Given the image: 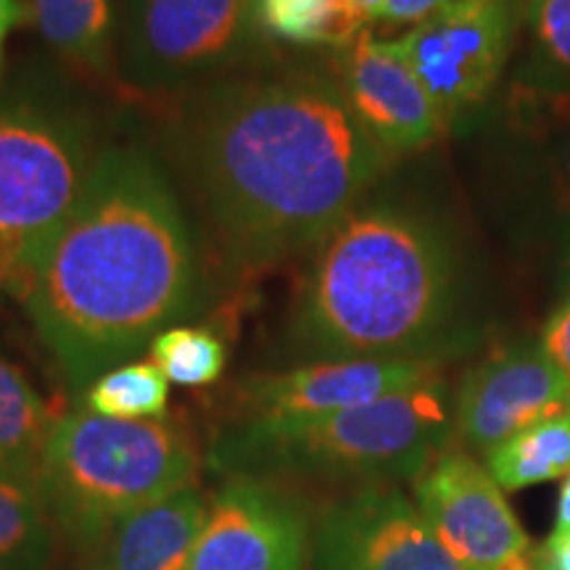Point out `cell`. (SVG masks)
<instances>
[{"label": "cell", "instance_id": "7c38bea8", "mask_svg": "<svg viewBox=\"0 0 570 570\" xmlns=\"http://www.w3.org/2000/svg\"><path fill=\"white\" fill-rule=\"evenodd\" d=\"M570 410V377L541 346L489 356L462 381L454 433L475 452H491L539 420Z\"/></svg>", "mask_w": 570, "mask_h": 570}, {"label": "cell", "instance_id": "4fadbf2b", "mask_svg": "<svg viewBox=\"0 0 570 570\" xmlns=\"http://www.w3.org/2000/svg\"><path fill=\"white\" fill-rule=\"evenodd\" d=\"M436 377L428 360H320L256 375L238 391L244 420H302L362 407Z\"/></svg>", "mask_w": 570, "mask_h": 570}, {"label": "cell", "instance_id": "ffe728a7", "mask_svg": "<svg viewBox=\"0 0 570 570\" xmlns=\"http://www.w3.org/2000/svg\"><path fill=\"white\" fill-rule=\"evenodd\" d=\"M51 525L38 487L0 470V570H38L51 554Z\"/></svg>", "mask_w": 570, "mask_h": 570}, {"label": "cell", "instance_id": "277c9868", "mask_svg": "<svg viewBox=\"0 0 570 570\" xmlns=\"http://www.w3.org/2000/svg\"><path fill=\"white\" fill-rule=\"evenodd\" d=\"M454 420L439 377L362 407L302 420H240L214 441L230 475L356 483L415 481L446 452Z\"/></svg>", "mask_w": 570, "mask_h": 570}, {"label": "cell", "instance_id": "f1b7e54d", "mask_svg": "<svg viewBox=\"0 0 570 570\" xmlns=\"http://www.w3.org/2000/svg\"><path fill=\"white\" fill-rule=\"evenodd\" d=\"M19 273H21V267H19L17 252H13V248L6 244L3 238H0V288H9V291L17 288Z\"/></svg>", "mask_w": 570, "mask_h": 570}, {"label": "cell", "instance_id": "44dd1931", "mask_svg": "<svg viewBox=\"0 0 570 570\" xmlns=\"http://www.w3.org/2000/svg\"><path fill=\"white\" fill-rule=\"evenodd\" d=\"M254 21L291 46L346 48L362 32L348 0H252Z\"/></svg>", "mask_w": 570, "mask_h": 570}, {"label": "cell", "instance_id": "6da1fadb", "mask_svg": "<svg viewBox=\"0 0 570 570\" xmlns=\"http://www.w3.org/2000/svg\"><path fill=\"white\" fill-rule=\"evenodd\" d=\"M188 159L227 256L254 273L315 252L391 154L356 122L341 82L288 71L209 98Z\"/></svg>", "mask_w": 570, "mask_h": 570}, {"label": "cell", "instance_id": "484cf974", "mask_svg": "<svg viewBox=\"0 0 570 570\" xmlns=\"http://www.w3.org/2000/svg\"><path fill=\"white\" fill-rule=\"evenodd\" d=\"M452 0H383L381 11H377L375 21H386V24H407V21H425L431 19L433 13H439L441 9Z\"/></svg>", "mask_w": 570, "mask_h": 570}, {"label": "cell", "instance_id": "f546056e", "mask_svg": "<svg viewBox=\"0 0 570 570\" xmlns=\"http://www.w3.org/2000/svg\"><path fill=\"white\" fill-rule=\"evenodd\" d=\"M554 533H570V473L560 489L558 499V518H554Z\"/></svg>", "mask_w": 570, "mask_h": 570}, {"label": "cell", "instance_id": "9a60e30c", "mask_svg": "<svg viewBox=\"0 0 570 570\" xmlns=\"http://www.w3.org/2000/svg\"><path fill=\"white\" fill-rule=\"evenodd\" d=\"M502 119L570 277V90L539 80L512 82Z\"/></svg>", "mask_w": 570, "mask_h": 570}, {"label": "cell", "instance_id": "d6986e66", "mask_svg": "<svg viewBox=\"0 0 570 570\" xmlns=\"http://www.w3.org/2000/svg\"><path fill=\"white\" fill-rule=\"evenodd\" d=\"M42 38L71 67L104 77L111 63L109 0H32Z\"/></svg>", "mask_w": 570, "mask_h": 570}, {"label": "cell", "instance_id": "8fae6325", "mask_svg": "<svg viewBox=\"0 0 570 570\" xmlns=\"http://www.w3.org/2000/svg\"><path fill=\"white\" fill-rule=\"evenodd\" d=\"M415 504L465 570H497L529 552L504 489L468 452L446 449L415 479Z\"/></svg>", "mask_w": 570, "mask_h": 570}, {"label": "cell", "instance_id": "cb8c5ba5", "mask_svg": "<svg viewBox=\"0 0 570 570\" xmlns=\"http://www.w3.org/2000/svg\"><path fill=\"white\" fill-rule=\"evenodd\" d=\"M529 19L541 56L570 75V0H531Z\"/></svg>", "mask_w": 570, "mask_h": 570}, {"label": "cell", "instance_id": "30bf717a", "mask_svg": "<svg viewBox=\"0 0 570 570\" xmlns=\"http://www.w3.org/2000/svg\"><path fill=\"white\" fill-rule=\"evenodd\" d=\"M252 0H135L130 63L135 80L169 88L230 63L252 35Z\"/></svg>", "mask_w": 570, "mask_h": 570}, {"label": "cell", "instance_id": "2e32d148", "mask_svg": "<svg viewBox=\"0 0 570 570\" xmlns=\"http://www.w3.org/2000/svg\"><path fill=\"white\" fill-rule=\"evenodd\" d=\"M209 502L196 487L148 504L106 533L88 570H188Z\"/></svg>", "mask_w": 570, "mask_h": 570}, {"label": "cell", "instance_id": "7402d4cb", "mask_svg": "<svg viewBox=\"0 0 570 570\" xmlns=\"http://www.w3.org/2000/svg\"><path fill=\"white\" fill-rule=\"evenodd\" d=\"M169 404V381L154 362H127L85 389V410L117 420H159Z\"/></svg>", "mask_w": 570, "mask_h": 570}, {"label": "cell", "instance_id": "d4e9b609", "mask_svg": "<svg viewBox=\"0 0 570 570\" xmlns=\"http://www.w3.org/2000/svg\"><path fill=\"white\" fill-rule=\"evenodd\" d=\"M541 348L570 377V296L562 302L541 333Z\"/></svg>", "mask_w": 570, "mask_h": 570}, {"label": "cell", "instance_id": "4316f807", "mask_svg": "<svg viewBox=\"0 0 570 570\" xmlns=\"http://www.w3.org/2000/svg\"><path fill=\"white\" fill-rule=\"evenodd\" d=\"M531 560L533 570H570V533H552Z\"/></svg>", "mask_w": 570, "mask_h": 570}, {"label": "cell", "instance_id": "ba28073f", "mask_svg": "<svg viewBox=\"0 0 570 570\" xmlns=\"http://www.w3.org/2000/svg\"><path fill=\"white\" fill-rule=\"evenodd\" d=\"M312 562L317 570H465L394 483H362L327 504L312 531Z\"/></svg>", "mask_w": 570, "mask_h": 570}, {"label": "cell", "instance_id": "4dcf8cb0", "mask_svg": "<svg viewBox=\"0 0 570 570\" xmlns=\"http://www.w3.org/2000/svg\"><path fill=\"white\" fill-rule=\"evenodd\" d=\"M383 0H348V9H352L354 19L360 21V27L365 30V24L377 19V11H381Z\"/></svg>", "mask_w": 570, "mask_h": 570}, {"label": "cell", "instance_id": "7a4b0ae2", "mask_svg": "<svg viewBox=\"0 0 570 570\" xmlns=\"http://www.w3.org/2000/svg\"><path fill=\"white\" fill-rule=\"evenodd\" d=\"M71 389H88L185 317L196 252L159 169L106 151L80 204L13 291Z\"/></svg>", "mask_w": 570, "mask_h": 570}, {"label": "cell", "instance_id": "3957f363", "mask_svg": "<svg viewBox=\"0 0 570 570\" xmlns=\"http://www.w3.org/2000/svg\"><path fill=\"white\" fill-rule=\"evenodd\" d=\"M454 262L436 227L394 206H356L320 240L294 331L323 360L417 356L452 315Z\"/></svg>", "mask_w": 570, "mask_h": 570}, {"label": "cell", "instance_id": "e0dca14e", "mask_svg": "<svg viewBox=\"0 0 570 570\" xmlns=\"http://www.w3.org/2000/svg\"><path fill=\"white\" fill-rule=\"evenodd\" d=\"M56 417L24 373L0 360V470L38 487L42 452Z\"/></svg>", "mask_w": 570, "mask_h": 570}, {"label": "cell", "instance_id": "1f68e13d", "mask_svg": "<svg viewBox=\"0 0 570 570\" xmlns=\"http://www.w3.org/2000/svg\"><path fill=\"white\" fill-rule=\"evenodd\" d=\"M497 570H533L531 552H523V554H518V558L508 560V562H504V566H499Z\"/></svg>", "mask_w": 570, "mask_h": 570}, {"label": "cell", "instance_id": "5b68a950", "mask_svg": "<svg viewBox=\"0 0 570 570\" xmlns=\"http://www.w3.org/2000/svg\"><path fill=\"white\" fill-rule=\"evenodd\" d=\"M198 449L175 420H117L75 410L48 433L38 491L53 525L80 550H96L114 525L190 489Z\"/></svg>", "mask_w": 570, "mask_h": 570}, {"label": "cell", "instance_id": "603a6c76", "mask_svg": "<svg viewBox=\"0 0 570 570\" xmlns=\"http://www.w3.org/2000/svg\"><path fill=\"white\" fill-rule=\"evenodd\" d=\"M148 352L169 383L188 389L212 386L227 367L225 341L209 327L173 325L148 344Z\"/></svg>", "mask_w": 570, "mask_h": 570}, {"label": "cell", "instance_id": "5bb4252c", "mask_svg": "<svg viewBox=\"0 0 570 570\" xmlns=\"http://www.w3.org/2000/svg\"><path fill=\"white\" fill-rule=\"evenodd\" d=\"M341 90L356 122L383 151L410 154L446 130L444 119L391 40L362 30L341 56Z\"/></svg>", "mask_w": 570, "mask_h": 570}, {"label": "cell", "instance_id": "83f0119b", "mask_svg": "<svg viewBox=\"0 0 570 570\" xmlns=\"http://www.w3.org/2000/svg\"><path fill=\"white\" fill-rule=\"evenodd\" d=\"M24 13L21 0H0V63H3V42L13 27L24 21Z\"/></svg>", "mask_w": 570, "mask_h": 570}, {"label": "cell", "instance_id": "ac0fdd59", "mask_svg": "<svg viewBox=\"0 0 570 570\" xmlns=\"http://www.w3.org/2000/svg\"><path fill=\"white\" fill-rule=\"evenodd\" d=\"M489 473L504 491L566 479L570 473V410L544 417L487 454Z\"/></svg>", "mask_w": 570, "mask_h": 570}, {"label": "cell", "instance_id": "8992f818", "mask_svg": "<svg viewBox=\"0 0 570 570\" xmlns=\"http://www.w3.org/2000/svg\"><path fill=\"white\" fill-rule=\"evenodd\" d=\"M96 161L69 119L0 106V238L19 256V283L80 204Z\"/></svg>", "mask_w": 570, "mask_h": 570}, {"label": "cell", "instance_id": "9c48e42d", "mask_svg": "<svg viewBox=\"0 0 570 570\" xmlns=\"http://www.w3.org/2000/svg\"><path fill=\"white\" fill-rule=\"evenodd\" d=\"M304 504L269 479L230 475L212 497L188 570H306Z\"/></svg>", "mask_w": 570, "mask_h": 570}, {"label": "cell", "instance_id": "52a82bcc", "mask_svg": "<svg viewBox=\"0 0 570 570\" xmlns=\"http://www.w3.org/2000/svg\"><path fill=\"white\" fill-rule=\"evenodd\" d=\"M512 40L510 0H452L391 40L449 127L489 98Z\"/></svg>", "mask_w": 570, "mask_h": 570}]
</instances>
